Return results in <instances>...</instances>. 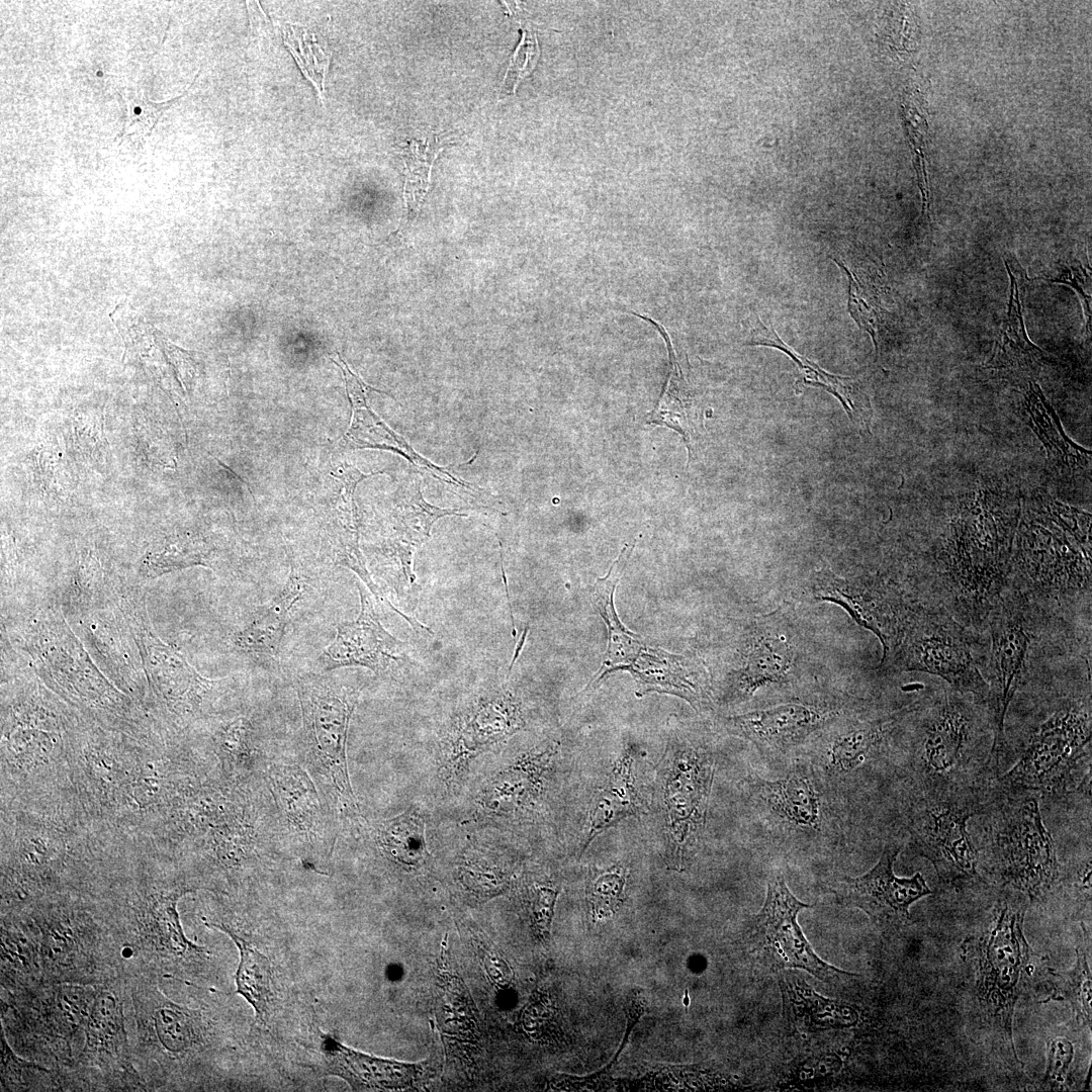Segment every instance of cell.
Returning <instances> with one entry per match:
<instances>
[{
  "mask_svg": "<svg viewBox=\"0 0 1092 1092\" xmlns=\"http://www.w3.org/2000/svg\"><path fill=\"white\" fill-rule=\"evenodd\" d=\"M953 689L945 690L924 707L915 735L926 769L945 772L959 764L978 733V711L984 707Z\"/></svg>",
  "mask_w": 1092,
  "mask_h": 1092,
  "instance_id": "obj_14",
  "label": "cell"
},
{
  "mask_svg": "<svg viewBox=\"0 0 1092 1092\" xmlns=\"http://www.w3.org/2000/svg\"><path fill=\"white\" fill-rule=\"evenodd\" d=\"M114 603V602H113ZM113 603L83 613L77 622L79 635L101 671L120 688L133 692L147 677L129 626Z\"/></svg>",
  "mask_w": 1092,
  "mask_h": 1092,
  "instance_id": "obj_16",
  "label": "cell"
},
{
  "mask_svg": "<svg viewBox=\"0 0 1092 1092\" xmlns=\"http://www.w3.org/2000/svg\"><path fill=\"white\" fill-rule=\"evenodd\" d=\"M639 316L648 320L657 328L662 338L665 340L671 365L670 373L664 385L662 394L658 400L657 406L649 414L648 422L664 425L677 431L688 442L690 436L688 432L689 422L687 402L689 397L680 369L678 368L675 359L671 340L666 330L657 322L641 314H639Z\"/></svg>",
  "mask_w": 1092,
  "mask_h": 1092,
  "instance_id": "obj_37",
  "label": "cell"
},
{
  "mask_svg": "<svg viewBox=\"0 0 1092 1092\" xmlns=\"http://www.w3.org/2000/svg\"><path fill=\"white\" fill-rule=\"evenodd\" d=\"M556 897L557 890L550 886H537L532 891V916L539 932H548Z\"/></svg>",
  "mask_w": 1092,
  "mask_h": 1092,
  "instance_id": "obj_49",
  "label": "cell"
},
{
  "mask_svg": "<svg viewBox=\"0 0 1092 1092\" xmlns=\"http://www.w3.org/2000/svg\"><path fill=\"white\" fill-rule=\"evenodd\" d=\"M797 651L789 636L762 619L752 630L741 651L733 695L747 700L758 689L788 679L795 667Z\"/></svg>",
  "mask_w": 1092,
  "mask_h": 1092,
  "instance_id": "obj_22",
  "label": "cell"
},
{
  "mask_svg": "<svg viewBox=\"0 0 1092 1092\" xmlns=\"http://www.w3.org/2000/svg\"><path fill=\"white\" fill-rule=\"evenodd\" d=\"M443 149L437 138L428 143L414 142L407 150L405 164L407 174L404 197L410 214H417L429 188L430 172L434 160Z\"/></svg>",
  "mask_w": 1092,
  "mask_h": 1092,
  "instance_id": "obj_40",
  "label": "cell"
},
{
  "mask_svg": "<svg viewBox=\"0 0 1092 1092\" xmlns=\"http://www.w3.org/2000/svg\"><path fill=\"white\" fill-rule=\"evenodd\" d=\"M554 752L549 747L528 754L499 774L485 790L486 805L490 808L519 805L534 796L542 785V777Z\"/></svg>",
  "mask_w": 1092,
  "mask_h": 1092,
  "instance_id": "obj_36",
  "label": "cell"
},
{
  "mask_svg": "<svg viewBox=\"0 0 1092 1092\" xmlns=\"http://www.w3.org/2000/svg\"><path fill=\"white\" fill-rule=\"evenodd\" d=\"M781 986L789 1015L802 1028L813 1030L846 1027L857 1019L852 1008L817 995L804 982L797 981L793 976H785Z\"/></svg>",
  "mask_w": 1092,
  "mask_h": 1092,
  "instance_id": "obj_30",
  "label": "cell"
},
{
  "mask_svg": "<svg viewBox=\"0 0 1092 1092\" xmlns=\"http://www.w3.org/2000/svg\"><path fill=\"white\" fill-rule=\"evenodd\" d=\"M982 635L960 623L941 606L918 602L881 665L887 670L936 675L986 708L988 685L975 656Z\"/></svg>",
  "mask_w": 1092,
  "mask_h": 1092,
  "instance_id": "obj_3",
  "label": "cell"
},
{
  "mask_svg": "<svg viewBox=\"0 0 1092 1092\" xmlns=\"http://www.w3.org/2000/svg\"><path fill=\"white\" fill-rule=\"evenodd\" d=\"M1073 1044L1064 1037H1055L1048 1041V1066L1044 1082L1052 1087L1065 1081L1073 1060Z\"/></svg>",
  "mask_w": 1092,
  "mask_h": 1092,
  "instance_id": "obj_48",
  "label": "cell"
},
{
  "mask_svg": "<svg viewBox=\"0 0 1092 1092\" xmlns=\"http://www.w3.org/2000/svg\"><path fill=\"white\" fill-rule=\"evenodd\" d=\"M1059 993L1071 1003L1078 1022L1085 1024L1090 1028L1092 999L1091 972L1086 961V956L1081 948L1077 949V962L1075 968L1069 973L1059 975Z\"/></svg>",
  "mask_w": 1092,
  "mask_h": 1092,
  "instance_id": "obj_43",
  "label": "cell"
},
{
  "mask_svg": "<svg viewBox=\"0 0 1092 1092\" xmlns=\"http://www.w3.org/2000/svg\"><path fill=\"white\" fill-rule=\"evenodd\" d=\"M211 549L198 534L182 532L172 534L154 544L144 555L140 573L145 578L191 566H209Z\"/></svg>",
  "mask_w": 1092,
  "mask_h": 1092,
  "instance_id": "obj_35",
  "label": "cell"
},
{
  "mask_svg": "<svg viewBox=\"0 0 1092 1092\" xmlns=\"http://www.w3.org/2000/svg\"><path fill=\"white\" fill-rule=\"evenodd\" d=\"M75 434L82 453L99 459L105 448L101 415L79 416L74 420Z\"/></svg>",
  "mask_w": 1092,
  "mask_h": 1092,
  "instance_id": "obj_47",
  "label": "cell"
},
{
  "mask_svg": "<svg viewBox=\"0 0 1092 1092\" xmlns=\"http://www.w3.org/2000/svg\"><path fill=\"white\" fill-rule=\"evenodd\" d=\"M1046 280L1062 283L1072 287L1080 296L1086 316V330L1091 328V294L1088 290L1091 286L1090 276L1082 264L1074 260V263H1059L1057 272Z\"/></svg>",
  "mask_w": 1092,
  "mask_h": 1092,
  "instance_id": "obj_46",
  "label": "cell"
},
{
  "mask_svg": "<svg viewBox=\"0 0 1092 1092\" xmlns=\"http://www.w3.org/2000/svg\"><path fill=\"white\" fill-rule=\"evenodd\" d=\"M633 548L634 545H626L612 564L608 574L599 578L593 588V603L607 627L608 644L603 659V664L606 666H615L625 660L640 637L621 623L614 605L616 586Z\"/></svg>",
  "mask_w": 1092,
  "mask_h": 1092,
  "instance_id": "obj_32",
  "label": "cell"
},
{
  "mask_svg": "<svg viewBox=\"0 0 1092 1092\" xmlns=\"http://www.w3.org/2000/svg\"><path fill=\"white\" fill-rule=\"evenodd\" d=\"M117 586L106 582L98 555L92 549L80 553L67 589L62 611L72 619L114 602Z\"/></svg>",
  "mask_w": 1092,
  "mask_h": 1092,
  "instance_id": "obj_34",
  "label": "cell"
},
{
  "mask_svg": "<svg viewBox=\"0 0 1092 1092\" xmlns=\"http://www.w3.org/2000/svg\"><path fill=\"white\" fill-rule=\"evenodd\" d=\"M886 721L856 722L833 733L825 743L822 765L826 772L842 776L863 763L884 740Z\"/></svg>",
  "mask_w": 1092,
  "mask_h": 1092,
  "instance_id": "obj_31",
  "label": "cell"
},
{
  "mask_svg": "<svg viewBox=\"0 0 1092 1092\" xmlns=\"http://www.w3.org/2000/svg\"><path fill=\"white\" fill-rule=\"evenodd\" d=\"M760 797L768 809L787 823L808 829L821 825L820 796L811 776L801 767L785 779L760 781Z\"/></svg>",
  "mask_w": 1092,
  "mask_h": 1092,
  "instance_id": "obj_27",
  "label": "cell"
},
{
  "mask_svg": "<svg viewBox=\"0 0 1092 1092\" xmlns=\"http://www.w3.org/2000/svg\"><path fill=\"white\" fill-rule=\"evenodd\" d=\"M1024 910L1022 905H1002L995 926L982 942L980 959L981 1001L1000 1018L1010 1038L1013 1010L1029 958L1022 932Z\"/></svg>",
  "mask_w": 1092,
  "mask_h": 1092,
  "instance_id": "obj_11",
  "label": "cell"
},
{
  "mask_svg": "<svg viewBox=\"0 0 1092 1092\" xmlns=\"http://www.w3.org/2000/svg\"><path fill=\"white\" fill-rule=\"evenodd\" d=\"M294 685L309 752L330 776L338 792L354 806L346 743L350 719L361 688L333 671L298 675Z\"/></svg>",
  "mask_w": 1092,
  "mask_h": 1092,
  "instance_id": "obj_7",
  "label": "cell"
},
{
  "mask_svg": "<svg viewBox=\"0 0 1092 1092\" xmlns=\"http://www.w3.org/2000/svg\"><path fill=\"white\" fill-rule=\"evenodd\" d=\"M984 633L990 638L989 660L983 671L989 690L986 710L994 737L991 752L998 760L1006 745L1004 722L1008 707L1032 673H1041L1033 664L1039 659V648L1090 653L1091 645L1070 626L1043 615L1010 586L992 609Z\"/></svg>",
  "mask_w": 1092,
  "mask_h": 1092,
  "instance_id": "obj_2",
  "label": "cell"
},
{
  "mask_svg": "<svg viewBox=\"0 0 1092 1092\" xmlns=\"http://www.w3.org/2000/svg\"><path fill=\"white\" fill-rule=\"evenodd\" d=\"M625 883L626 872L622 867H612L593 875L587 887V901L595 918L615 914L623 903Z\"/></svg>",
  "mask_w": 1092,
  "mask_h": 1092,
  "instance_id": "obj_42",
  "label": "cell"
},
{
  "mask_svg": "<svg viewBox=\"0 0 1092 1092\" xmlns=\"http://www.w3.org/2000/svg\"><path fill=\"white\" fill-rule=\"evenodd\" d=\"M360 612L354 621L336 627V636L316 659L320 672L362 666L374 673H388L404 658V644L381 624L369 594L358 586Z\"/></svg>",
  "mask_w": 1092,
  "mask_h": 1092,
  "instance_id": "obj_15",
  "label": "cell"
},
{
  "mask_svg": "<svg viewBox=\"0 0 1092 1092\" xmlns=\"http://www.w3.org/2000/svg\"><path fill=\"white\" fill-rule=\"evenodd\" d=\"M522 38L511 58L502 82L500 94H513L519 82L535 67L540 55L537 36L528 24L521 22Z\"/></svg>",
  "mask_w": 1092,
  "mask_h": 1092,
  "instance_id": "obj_44",
  "label": "cell"
},
{
  "mask_svg": "<svg viewBox=\"0 0 1092 1092\" xmlns=\"http://www.w3.org/2000/svg\"><path fill=\"white\" fill-rule=\"evenodd\" d=\"M135 109H136V110H135V112H136V113H139V112H140V108H135Z\"/></svg>",
  "mask_w": 1092,
  "mask_h": 1092,
  "instance_id": "obj_53",
  "label": "cell"
},
{
  "mask_svg": "<svg viewBox=\"0 0 1092 1092\" xmlns=\"http://www.w3.org/2000/svg\"><path fill=\"white\" fill-rule=\"evenodd\" d=\"M60 456L61 453L57 452L54 446L43 447L35 455L34 464L36 474L38 475L39 480L44 483L46 487H53V484H57L64 474Z\"/></svg>",
  "mask_w": 1092,
  "mask_h": 1092,
  "instance_id": "obj_51",
  "label": "cell"
},
{
  "mask_svg": "<svg viewBox=\"0 0 1092 1092\" xmlns=\"http://www.w3.org/2000/svg\"><path fill=\"white\" fill-rule=\"evenodd\" d=\"M1090 741V695L1069 697L1032 731L1023 754L1003 782L1024 790H1063Z\"/></svg>",
  "mask_w": 1092,
  "mask_h": 1092,
  "instance_id": "obj_6",
  "label": "cell"
},
{
  "mask_svg": "<svg viewBox=\"0 0 1092 1092\" xmlns=\"http://www.w3.org/2000/svg\"><path fill=\"white\" fill-rule=\"evenodd\" d=\"M992 849L1002 879L1030 899L1046 892L1058 877L1057 856L1037 801L1008 802L994 824Z\"/></svg>",
  "mask_w": 1092,
  "mask_h": 1092,
  "instance_id": "obj_9",
  "label": "cell"
},
{
  "mask_svg": "<svg viewBox=\"0 0 1092 1092\" xmlns=\"http://www.w3.org/2000/svg\"><path fill=\"white\" fill-rule=\"evenodd\" d=\"M754 325L751 337L752 345L769 346L784 351L795 361L804 374L803 382L820 386L833 393L842 402L850 419L869 428L872 416L869 398L852 380L824 372L817 365L784 344L774 331H769L760 323L758 317L754 321Z\"/></svg>",
  "mask_w": 1092,
  "mask_h": 1092,
  "instance_id": "obj_28",
  "label": "cell"
},
{
  "mask_svg": "<svg viewBox=\"0 0 1092 1092\" xmlns=\"http://www.w3.org/2000/svg\"><path fill=\"white\" fill-rule=\"evenodd\" d=\"M163 347L167 362L173 367L177 379L185 389L190 388L196 374V363L190 352L174 345L166 337L163 340Z\"/></svg>",
  "mask_w": 1092,
  "mask_h": 1092,
  "instance_id": "obj_50",
  "label": "cell"
},
{
  "mask_svg": "<svg viewBox=\"0 0 1092 1092\" xmlns=\"http://www.w3.org/2000/svg\"><path fill=\"white\" fill-rule=\"evenodd\" d=\"M447 515L466 516L459 513L458 509H442L427 503L423 497L419 478L408 483L401 502L391 516L389 534L384 545L386 555L393 558L404 583H415L414 554L430 538L433 524Z\"/></svg>",
  "mask_w": 1092,
  "mask_h": 1092,
  "instance_id": "obj_23",
  "label": "cell"
},
{
  "mask_svg": "<svg viewBox=\"0 0 1092 1092\" xmlns=\"http://www.w3.org/2000/svg\"><path fill=\"white\" fill-rule=\"evenodd\" d=\"M1005 267L1010 277L1008 310L986 368L1007 377H1032L1049 358L1026 334L1020 300V282L1025 273L1018 265L1011 268L1005 262Z\"/></svg>",
  "mask_w": 1092,
  "mask_h": 1092,
  "instance_id": "obj_24",
  "label": "cell"
},
{
  "mask_svg": "<svg viewBox=\"0 0 1092 1092\" xmlns=\"http://www.w3.org/2000/svg\"><path fill=\"white\" fill-rule=\"evenodd\" d=\"M1090 515L1059 503L1027 509L1008 586L1046 617L1091 635Z\"/></svg>",
  "mask_w": 1092,
  "mask_h": 1092,
  "instance_id": "obj_1",
  "label": "cell"
},
{
  "mask_svg": "<svg viewBox=\"0 0 1092 1092\" xmlns=\"http://www.w3.org/2000/svg\"><path fill=\"white\" fill-rule=\"evenodd\" d=\"M306 589L304 576L293 561L281 589L256 607L230 637L232 650L264 666L278 665L281 644L295 606Z\"/></svg>",
  "mask_w": 1092,
  "mask_h": 1092,
  "instance_id": "obj_18",
  "label": "cell"
},
{
  "mask_svg": "<svg viewBox=\"0 0 1092 1092\" xmlns=\"http://www.w3.org/2000/svg\"><path fill=\"white\" fill-rule=\"evenodd\" d=\"M524 726L516 699L497 694L478 703L459 724L453 740L452 760L465 761Z\"/></svg>",
  "mask_w": 1092,
  "mask_h": 1092,
  "instance_id": "obj_25",
  "label": "cell"
},
{
  "mask_svg": "<svg viewBox=\"0 0 1092 1092\" xmlns=\"http://www.w3.org/2000/svg\"><path fill=\"white\" fill-rule=\"evenodd\" d=\"M322 1051L330 1075L354 1090L389 1091L416 1087L424 1077L420 1064L382 1059L353 1050L330 1034H322Z\"/></svg>",
  "mask_w": 1092,
  "mask_h": 1092,
  "instance_id": "obj_21",
  "label": "cell"
},
{
  "mask_svg": "<svg viewBox=\"0 0 1092 1092\" xmlns=\"http://www.w3.org/2000/svg\"><path fill=\"white\" fill-rule=\"evenodd\" d=\"M814 598L841 606L861 627L873 632L883 647L884 660L896 645L903 624L918 599H906L881 581L847 580L829 570L816 573Z\"/></svg>",
  "mask_w": 1092,
  "mask_h": 1092,
  "instance_id": "obj_13",
  "label": "cell"
},
{
  "mask_svg": "<svg viewBox=\"0 0 1092 1092\" xmlns=\"http://www.w3.org/2000/svg\"><path fill=\"white\" fill-rule=\"evenodd\" d=\"M330 358L340 367L343 373L347 395L352 408L350 425L343 437L347 447L352 449H381L398 453L415 466L423 467L436 474L439 479L450 483L454 482L458 486L471 489L469 483L457 479L445 469L436 466L419 455L400 435L390 429L372 411L367 401L369 392L384 393L383 391L366 384L349 368L339 353H335Z\"/></svg>",
  "mask_w": 1092,
  "mask_h": 1092,
  "instance_id": "obj_19",
  "label": "cell"
},
{
  "mask_svg": "<svg viewBox=\"0 0 1092 1092\" xmlns=\"http://www.w3.org/2000/svg\"><path fill=\"white\" fill-rule=\"evenodd\" d=\"M119 1015L115 1000L108 994L100 995L88 1022L89 1043L105 1048L111 1038L118 1036Z\"/></svg>",
  "mask_w": 1092,
  "mask_h": 1092,
  "instance_id": "obj_45",
  "label": "cell"
},
{
  "mask_svg": "<svg viewBox=\"0 0 1092 1092\" xmlns=\"http://www.w3.org/2000/svg\"><path fill=\"white\" fill-rule=\"evenodd\" d=\"M28 667L53 687L102 708H115L121 695L55 608L35 612L17 635Z\"/></svg>",
  "mask_w": 1092,
  "mask_h": 1092,
  "instance_id": "obj_4",
  "label": "cell"
},
{
  "mask_svg": "<svg viewBox=\"0 0 1092 1092\" xmlns=\"http://www.w3.org/2000/svg\"><path fill=\"white\" fill-rule=\"evenodd\" d=\"M208 925L226 933L238 946L240 964L236 973L237 992L253 1007L259 1021H267L275 996L269 959L229 926Z\"/></svg>",
  "mask_w": 1092,
  "mask_h": 1092,
  "instance_id": "obj_29",
  "label": "cell"
},
{
  "mask_svg": "<svg viewBox=\"0 0 1092 1092\" xmlns=\"http://www.w3.org/2000/svg\"><path fill=\"white\" fill-rule=\"evenodd\" d=\"M978 804L956 790L937 786L912 807L908 830L913 850L931 861L940 879L964 881L977 876V854L967 821Z\"/></svg>",
  "mask_w": 1092,
  "mask_h": 1092,
  "instance_id": "obj_8",
  "label": "cell"
},
{
  "mask_svg": "<svg viewBox=\"0 0 1092 1092\" xmlns=\"http://www.w3.org/2000/svg\"><path fill=\"white\" fill-rule=\"evenodd\" d=\"M283 41L295 59L303 76L313 85L324 100L325 79L331 63V53L324 51L315 35L298 23H285Z\"/></svg>",
  "mask_w": 1092,
  "mask_h": 1092,
  "instance_id": "obj_38",
  "label": "cell"
},
{
  "mask_svg": "<svg viewBox=\"0 0 1092 1092\" xmlns=\"http://www.w3.org/2000/svg\"><path fill=\"white\" fill-rule=\"evenodd\" d=\"M158 784L152 780V778H144L140 781L133 790V795L139 802L143 800H150L151 796L157 791Z\"/></svg>",
  "mask_w": 1092,
  "mask_h": 1092,
  "instance_id": "obj_52",
  "label": "cell"
},
{
  "mask_svg": "<svg viewBox=\"0 0 1092 1092\" xmlns=\"http://www.w3.org/2000/svg\"><path fill=\"white\" fill-rule=\"evenodd\" d=\"M900 849V845L889 843L871 871L856 878L837 879L831 885L837 903L861 909L876 925L884 928L908 924L910 905L931 891L920 873L911 878L895 876L893 863Z\"/></svg>",
  "mask_w": 1092,
  "mask_h": 1092,
  "instance_id": "obj_12",
  "label": "cell"
},
{
  "mask_svg": "<svg viewBox=\"0 0 1092 1092\" xmlns=\"http://www.w3.org/2000/svg\"><path fill=\"white\" fill-rule=\"evenodd\" d=\"M381 844L396 861L417 866L426 853L423 819L417 812H406L385 823L380 832Z\"/></svg>",
  "mask_w": 1092,
  "mask_h": 1092,
  "instance_id": "obj_39",
  "label": "cell"
},
{
  "mask_svg": "<svg viewBox=\"0 0 1092 1092\" xmlns=\"http://www.w3.org/2000/svg\"><path fill=\"white\" fill-rule=\"evenodd\" d=\"M627 671L635 679L637 697L649 693L673 695L696 711L706 709L710 703L708 672L696 656L673 654L645 644Z\"/></svg>",
  "mask_w": 1092,
  "mask_h": 1092,
  "instance_id": "obj_20",
  "label": "cell"
},
{
  "mask_svg": "<svg viewBox=\"0 0 1092 1092\" xmlns=\"http://www.w3.org/2000/svg\"><path fill=\"white\" fill-rule=\"evenodd\" d=\"M634 754L627 746L615 761L607 781L592 799L588 828L580 854L602 832L621 820L640 813L641 803L633 776Z\"/></svg>",
  "mask_w": 1092,
  "mask_h": 1092,
  "instance_id": "obj_26",
  "label": "cell"
},
{
  "mask_svg": "<svg viewBox=\"0 0 1092 1092\" xmlns=\"http://www.w3.org/2000/svg\"><path fill=\"white\" fill-rule=\"evenodd\" d=\"M1029 388L1024 394L1033 430L1046 448L1049 457L1054 461L1074 470L1085 466L1091 459V452L1073 443L1062 430V425L1054 408L1046 402L1039 386L1028 382Z\"/></svg>",
  "mask_w": 1092,
  "mask_h": 1092,
  "instance_id": "obj_33",
  "label": "cell"
},
{
  "mask_svg": "<svg viewBox=\"0 0 1092 1092\" xmlns=\"http://www.w3.org/2000/svg\"><path fill=\"white\" fill-rule=\"evenodd\" d=\"M810 907L792 894L784 875L775 872L762 908L751 920L748 941L760 964L770 971L801 968L827 982L845 972L822 961L805 938L797 916Z\"/></svg>",
  "mask_w": 1092,
  "mask_h": 1092,
  "instance_id": "obj_10",
  "label": "cell"
},
{
  "mask_svg": "<svg viewBox=\"0 0 1092 1092\" xmlns=\"http://www.w3.org/2000/svg\"><path fill=\"white\" fill-rule=\"evenodd\" d=\"M660 762L668 859L681 871L705 826L715 762L707 748L677 736L669 740Z\"/></svg>",
  "mask_w": 1092,
  "mask_h": 1092,
  "instance_id": "obj_5",
  "label": "cell"
},
{
  "mask_svg": "<svg viewBox=\"0 0 1092 1092\" xmlns=\"http://www.w3.org/2000/svg\"><path fill=\"white\" fill-rule=\"evenodd\" d=\"M834 712L811 704L787 703L726 717L728 733L754 744L763 753L786 751L819 732Z\"/></svg>",
  "mask_w": 1092,
  "mask_h": 1092,
  "instance_id": "obj_17",
  "label": "cell"
},
{
  "mask_svg": "<svg viewBox=\"0 0 1092 1092\" xmlns=\"http://www.w3.org/2000/svg\"><path fill=\"white\" fill-rule=\"evenodd\" d=\"M155 1025L160 1042L173 1053L188 1050L200 1036L192 1011L174 1003H165L159 1008Z\"/></svg>",
  "mask_w": 1092,
  "mask_h": 1092,
  "instance_id": "obj_41",
  "label": "cell"
}]
</instances>
